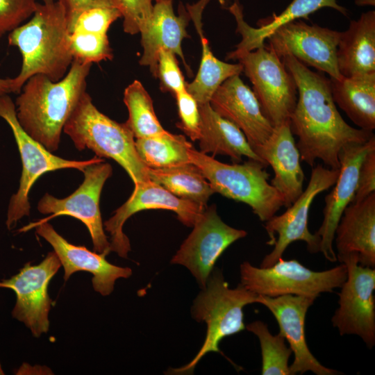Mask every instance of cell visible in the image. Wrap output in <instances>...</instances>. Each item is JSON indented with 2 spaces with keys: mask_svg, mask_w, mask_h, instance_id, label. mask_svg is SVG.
<instances>
[{
  "mask_svg": "<svg viewBox=\"0 0 375 375\" xmlns=\"http://www.w3.org/2000/svg\"><path fill=\"white\" fill-rule=\"evenodd\" d=\"M64 6L69 31L80 12L88 8L106 5H115L112 0H58ZM70 32V31H69Z\"/></svg>",
  "mask_w": 375,
  "mask_h": 375,
  "instance_id": "cell-40",
  "label": "cell"
},
{
  "mask_svg": "<svg viewBox=\"0 0 375 375\" xmlns=\"http://www.w3.org/2000/svg\"><path fill=\"white\" fill-rule=\"evenodd\" d=\"M69 47L74 59L84 62L92 64L113 57L107 34L74 31L69 35Z\"/></svg>",
  "mask_w": 375,
  "mask_h": 375,
  "instance_id": "cell-33",
  "label": "cell"
},
{
  "mask_svg": "<svg viewBox=\"0 0 375 375\" xmlns=\"http://www.w3.org/2000/svg\"><path fill=\"white\" fill-rule=\"evenodd\" d=\"M323 8H331L347 16V10L336 0H292L279 15L259 21L258 28L248 25L244 20L243 8L238 0H233L227 9L237 22V32L242 35L236 49L227 54L226 59L238 60L241 56L264 45L265 39L282 25L300 18L308 19V15Z\"/></svg>",
  "mask_w": 375,
  "mask_h": 375,
  "instance_id": "cell-24",
  "label": "cell"
},
{
  "mask_svg": "<svg viewBox=\"0 0 375 375\" xmlns=\"http://www.w3.org/2000/svg\"><path fill=\"white\" fill-rule=\"evenodd\" d=\"M274 176L271 185L281 194L284 206H290L303 192L305 175L290 119L274 126L269 137L254 149Z\"/></svg>",
  "mask_w": 375,
  "mask_h": 375,
  "instance_id": "cell-22",
  "label": "cell"
},
{
  "mask_svg": "<svg viewBox=\"0 0 375 375\" xmlns=\"http://www.w3.org/2000/svg\"><path fill=\"white\" fill-rule=\"evenodd\" d=\"M40 1H42V3H49L54 1L55 0H40Z\"/></svg>",
  "mask_w": 375,
  "mask_h": 375,
  "instance_id": "cell-43",
  "label": "cell"
},
{
  "mask_svg": "<svg viewBox=\"0 0 375 375\" xmlns=\"http://www.w3.org/2000/svg\"><path fill=\"white\" fill-rule=\"evenodd\" d=\"M137 152L147 167L166 168L189 163L188 149L192 144L182 135L169 132L135 141Z\"/></svg>",
  "mask_w": 375,
  "mask_h": 375,
  "instance_id": "cell-30",
  "label": "cell"
},
{
  "mask_svg": "<svg viewBox=\"0 0 375 375\" xmlns=\"http://www.w3.org/2000/svg\"><path fill=\"white\" fill-rule=\"evenodd\" d=\"M63 131L78 150L89 149L99 158L116 161L128 173L134 185L151 181L149 167L137 152L135 138L130 129L125 123L119 124L101 112L86 91L65 123Z\"/></svg>",
  "mask_w": 375,
  "mask_h": 375,
  "instance_id": "cell-4",
  "label": "cell"
},
{
  "mask_svg": "<svg viewBox=\"0 0 375 375\" xmlns=\"http://www.w3.org/2000/svg\"><path fill=\"white\" fill-rule=\"evenodd\" d=\"M208 1L199 0L194 4H187L186 8L200 35L202 48L197 74L191 83H186V90L194 98L198 105L210 103L219 86L227 78L240 75L243 69L240 62L231 64L217 59L210 50L208 41L203 36L201 23L202 13Z\"/></svg>",
  "mask_w": 375,
  "mask_h": 375,
  "instance_id": "cell-27",
  "label": "cell"
},
{
  "mask_svg": "<svg viewBox=\"0 0 375 375\" xmlns=\"http://www.w3.org/2000/svg\"><path fill=\"white\" fill-rule=\"evenodd\" d=\"M192 227L171 263L188 268L203 289L219 257L247 232L226 224L219 216L215 204L207 206Z\"/></svg>",
  "mask_w": 375,
  "mask_h": 375,
  "instance_id": "cell-12",
  "label": "cell"
},
{
  "mask_svg": "<svg viewBox=\"0 0 375 375\" xmlns=\"http://www.w3.org/2000/svg\"><path fill=\"white\" fill-rule=\"evenodd\" d=\"M374 192H375V147L367 151L362 160L352 202L362 201Z\"/></svg>",
  "mask_w": 375,
  "mask_h": 375,
  "instance_id": "cell-39",
  "label": "cell"
},
{
  "mask_svg": "<svg viewBox=\"0 0 375 375\" xmlns=\"http://www.w3.org/2000/svg\"><path fill=\"white\" fill-rule=\"evenodd\" d=\"M61 265L56 253L51 251L40 264L28 262L17 274L0 281V288L10 289L16 294L12 317L23 322L36 338L49 331L51 300L48 286Z\"/></svg>",
  "mask_w": 375,
  "mask_h": 375,
  "instance_id": "cell-15",
  "label": "cell"
},
{
  "mask_svg": "<svg viewBox=\"0 0 375 375\" xmlns=\"http://www.w3.org/2000/svg\"><path fill=\"white\" fill-rule=\"evenodd\" d=\"M188 157L215 193L248 205L260 221L267 222L284 206L283 197L269 182L267 166L263 163L251 159L242 164L224 163L193 147L188 149Z\"/></svg>",
  "mask_w": 375,
  "mask_h": 375,
  "instance_id": "cell-5",
  "label": "cell"
},
{
  "mask_svg": "<svg viewBox=\"0 0 375 375\" xmlns=\"http://www.w3.org/2000/svg\"><path fill=\"white\" fill-rule=\"evenodd\" d=\"M123 17L125 33H140L149 23L156 2L163 0H112Z\"/></svg>",
  "mask_w": 375,
  "mask_h": 375,
  "instance_id": "cell-35",
  "label": "cell"
},
{
  "mask_svg": "<svg viewBox=\"0 0 375 375\" xmlns=\"http://www.w3.org/2000/svg\"><path fill=\"white\" fill-rule=\"evenodd\" d=\"M178 12V15H175L172 0L156 2L151 17L140 33L143 53L139 63L149 67L155 78H157L158 58L161 49L178 56L182 59L188 72H190L183 56L181 44L184 38H189L186 28L191 17L181 3Z\"/></svg>",
  "mask_w": 375,
  "mask_h": 375,
  "instance_id": "cell-23",
  "label": "cell"
},
{
  "mask_svg": "<svg viewBox=\"0 0 375 375\" xmlns=\"http://www.w3.org/2000/svg\"><path fill=\"white\" fill-rule=\"evenodd\" d=\"M124 102L128 111V119L125 124L135 139L168 133L156 117L149 94L139 81L135 80L126 88Z\"/></svg>",
  "mask_w": 375,
  "mask_h": 375,
  "instance_id": "cell-31",
  "label": "cell"
},
{
  "mask_svg": "<svg viewBox=\"0 0 375 375\" xmlns=\"http://www.w3.org/2000/svg\"><path fill=\"white\" fill-rule=\"evenodd\" d=\"M3 374H4V372H3V369H2L1 365L0 363V375H3Z\"/></svg>",
  "mask_w": 375,
  "mask_h": 375,
  "instance_id": "cell-44",
  "label": "cell"
},
{
  "mask_svg": "<svg viewBox=\"0 0 375 375\" xmlns=\"http://www.w3.org/2000/svg\"><path fill=\"white\" fill-rule=\"evenodd\" d=\"M240 284L257 295L276 297L292 294L317 297L340 288L347 276L344 263L328 270L316 272L297 260L280 258L267 267H257L247 261L240 265Z\"/></svg>",
  "mask_w": 375,
  "mask_h": 375,
  "instance_id": "cell-7",
  "label": "cell"
},
{
  "mask_svg": "<svg viewBox=\"0 0 375 375\" xmlns=\"http://www.w3.org/2000/svg\"><path fill=\"white\" fill-rule=\"evenodd\" d=\"M199 110L201 119L198 140L200 152L205 154L210 153L212 156H226L233 162H241L244 156L265 165L253 150L241 130L216 112L210 103L199 105Z\"/></svg>",
  "mask_w": 375,
  "mask_h": 375,
  "instance_id": "cell-26",
  "label": "cell"
},
{
  "mask_svg": "<svg viewBox=\"0 0 375 375\" xmlns=\"http://www.w3.org/2000/svg\"><path fill=\"white\" fill-rule=\"evenodd\" d=\"M246 328L255 334L260 342L262 355V375H290L288 365L292 351L285 344L284 337L272 335L267 325L262 321H254Z\"/></svg>",
  "mask_w": 375,
  "mask_h": 375,
  "instance_id": "cell-32",
  "label": "cell"
},
{
  "mask_svg": "<svg viewBox=\"0 0 375 375\" xmlns=\"http://www.w3.org/2000/svg\"><path fill=\"white\" fill-rule=\"evenodd\" d=\"M210 105L216 112L241 130L253 151L273 131L274 126L263 114L253 92L239 75L227 78L219 86L210 99Z\"/></svg>",
  "mask_w": 375,
  "mask_h": 375,
  "instance_id": "cell-20",
  "label": "cell"
},
{
  "mask_svg": "<svg viewBox=\"0 0 375 375\" xmlns=\"http://www.w3.org/2000/svg\"><path fill=\"white\" fill-rule=\"evenodd\" d=\"M134 185L128 200L103 223L105 230L110 233L111 251L122 258H126L131 251L129 240L122 228L126 221L135 213L151 209L171 210L182 224L192 227L207 207L179 198L151 181Z\"/></svg>",
  "mask_w": 375,
  "mask_h": 375,
  "instance_id": "cell-16",
  "label": "cell"
},
{
  "mask_svg": "<svg viewBox=\"0 0 375 375\" xmlns=\"http://www.w3.org/2000/svg\"><path fill=\"white\" fill-rule=\"evenodd\" d=\"M340 31L293 21L274 30L265 45L279 58L292 56L306 66L312 67L330 78L340 79L337 64V47Z\"/></svg>",
  "mask_w": 375,
  "mask_h": 375,
  "instance_id": "cell-13",
  "label": "cell"
},
{
  "mask_svg": "<svg viewBox=\"0 0 375 375\" xmlns=\"http://www.w3.org/2000/svg\"><path fill=\"white\" fill-rule=\"evenodd\" d=\"M258 295L239 284L230 288L219 269L210 273L206 287L193 302L192 315L207 325L204 342L195 357L187 365L174 369L176 374H190L200 360L209 352L221 353L219 344L225 337L246 328L243 308L257 303Z\"/></svg>",
  "mask_w": 375,
  "mask_h": 375,
  "instance_id": "cell-6",
  "label": "cell"
},
{
  "mask_svg": "<svg viewBox=\"0 0 375 375\" xmlns=\"http://www.w3.org/2000/svg\"><path fill=\"white\" fill-rule=\"evenodd\" d=\"M344 264L347 276L331 322L340 335H356L372 349L375 344V268L353 260Z\"/></svg>",
  "mask_w": 375,
  "mask_h": 375,
  "instance_id": "cell-14",
  "label": "cell"
},
{
  "mask_svg": "<svg viewBox=\"0 0 375 375\" xmlns=\"http://www.w3.org/2000/svg\"><path fill=\"white\" fill-rule=\"evenodd\" d=\"M238 60L252 83L263 114L273 126L290 119L297 101V88L282 60L265 44Z\"/></svg>",
  "mask_w": 375,
  "mask_h": 375,
  "instance_id": "cell-10",
  "label": "cell"
},
{
  "mask_svg": "<svg viewBox=\"0 0 375 375\" xmlns=\"http://www.w3.org/2000/svg\"><path fill=\"white\" fill-rule=\"evenodd\" d=\"M334 102L358 128H375V73L340 79L330 78Z\"/></svg>",
  "mask_w": 375,
  "mask_h": 375,
  "instance_id": "cell-28",
  "label": "cell"
},
{
  "mask_svg": "<svg viewBox=\"0 0 375 375\" xmlns=\"http://www.w3.org/2000/svg\"><path fill=\"white\" fill-rule=\"evenodd\" d=\"M0 117L12 131L22 162L19 186L10 199L7 213L6 226L11 229L20 219L29 215L28 194L40 176L46 172L66 168L83 172L86 166L103 160L95 156L86 160H69L52 154L22 128L17 119L15 104L8 94L0 97Z\"/></svg>",
  "mask_w": 375,
  "mask_h": 375,
  "instance_id": "cell-8",
  "label": "cell"
},
{
  "mask_svg": "<svg viewBox=\"0 0 375 375\" xmlns=\"http://www.w3.org/2000/svg\"><path fill=\"white\" fill-rule=\"evenodd\" d=\"M38 4L36 0H0V38L30 19Z\"/></svg>",
  "mask_w": 375,
  "mask_h": 375,
  "instance_id": "cell-36",
  "label": "cell"
},
{
  "mask_svg": "<svg viewBox=\"0 0 375 375\" xmlns=\"http://www.w3.org/2000/svg\"><path fill=\"white\" fill-rule=\"evenodd\" d=\"M180 122L176 124L192 141L200 136V114L194 98L185 90L175 94Z\"/></svg>",
  "mask_w": 375,
  "mask_h": 375,
  "instance_id": "cell-38",
  "label": "cell"
},
{
  "mask_svg": "<svg viewBox=\"0 0 375 375\" xmlns=\"http://www.w3.org/2000/svg\"><path fill=\"white\" fill-rule=\"evenodd\" d=\"M92 65L74 59L58 81L35 74L26 81L16 99L20 126L51 152L58 149L63 127L86 91Z\"/></svg>",
  "mask_w": 375,
  "mask_h": 375,
  "instance_id": "cell-2",
  "label": "cell"
},
{
  "mask_svg": "<svg viewBox=\"0 0 375 375\" xmlns=\"http://www.w3.org/2000/svg\"><path fill=\"white\" fill-rule=\"evenodd\" d=\"M12 86V78H0V97L13 93Z\"/></svg>",
  "mask_w": 375,
  "mask_h": 375,
  "instance_id": "cell-41",
  "label": "cell"
},
{
  "mask_svg": "<svg viewBox=\"0 0 375 375\" xmlns=\"http://www.w3.org/2000/svg\"><path fill=\"white\" fill-rule=\"evenodd\" d=\"M374 147V135L365 143L344 147L339 153V175L333 188L325 197L324 218L319 229L314 233L319 242V252L330 262L337 261L333 249L336 227L344 209L353 201L362 160L367 151Z\"/></svg>",
  "mask_w": 375,
  "mask_h": 375,
  "instance_id": "cell-18",
  "label": "cell"
},
{
  "mask_svg": "<svg viewBox=\"0 0 375 375\" xmlns=\"http://www.w3.org/2000/svg\"><path fill=\"white\" fill-rule=\"evenodd\" d=\"M84 180L69 196L57 199L46 193L40 200L38 209L50 216L37 222H48L58 216L67 215L78 219L88 228L94 246V251L107 256L110 244L103 229L99 199L106 180L111 176V165L104 160L86 166L82 172Z\"/></svg>",
  "mask_w": 375,
  "mask_h": 375,
  "instance_id": "cell-11",
  "label": "cell"
},
{
  "mask_svg": "<svg viewBox=\"0 0 375 375\" xmlns=\"http://www.w3.org/2000/svg\"><path fill=\"white\" fill-rule=\"evenodd\" d=\"M336 258L375 267V192L351 202L344 210L335 232Z\"/></svg>",
  "mask_w": 375,
  "mask_h": 375,
  "instance_id": "cell-21",
  "label": "cell"
},
{
  "mask_svg": "<svg viewBox=\"0 0 375 375\" xmlns=\"http://www.w3.org/2000/svg\"><path fill=\"white\" fill-rule=\"evenodd\" d=\"M119 17L122 14L114 5L92 7L78 14L69 31L107 34L110 25Z\"/></svg>",
  "mask_w": 375,
  "mask_h": 375,
  "instance_id": "cell-34",
  "label": "cell"
},
{
  "mask_svg": "<svg viewBox=\"0 0 375 375\" xmlns=\"http://www.w3.org/2000/svg\"><path fill=\"white\" fill-rule=\"evenodd\" d=\"M375 0H356L355 3L358 6H374Z\"/></svg>",
  "mask_w": 375,
  "mask_h": 375,
  "instance_id": "cell-42",
  "label": "cell"
},
{
  "mask_svg": "<svg viewBox=\"0 0 375 375\" xmlns=\"http://www.w3.org/2000/svg\"><path fill=\"white\" fill-rule=\"evenodd\" d=\"M157 77L160 81V89L164 92H170L175 95L186 89V83L176 56L171 51L160 50Z\"/></svg>",
  "mask_w": 375,
  "mask_h": 375,
  "instance_id": "cell-37",
  "label": "cell"
},
{
  "mask_svg": "<svg viewBox=\"0 0 375 375\" xmlns=\"http://www.w3.org/2000/svg\"><path fill=\"white\" fill-rule=\"evenodd\" d=\"M67 13L58 0L38 3L30 19L10 33L8 44L22 57L19 73L12 78L13 93H19L26 81L43 74L53 81L61 80L74 60L69 47Z\"/></svg>",
  "mask_w": 375,
  "mask_h": 375,
  "instance_id": "cell-3",
  "label": "cell"
},
{
  "mask_svg": "<svg viewBox=\"0 0 375 375\" xmlns=\"http://www.w3.org/2000/svg\"><path fill=\"white\" fill-rule=\"evenodd\" d=\"M340 74L353 77L375 73V11L362 12L341 32L336 52Z\"/></svg>",
  "mask_w": 375,
  "mask_h": 375,
  "instance_id": "cell-25",
  "label": "cell"
},
{
  "mask_svg": "<svg viewBox=\"0 0 375 375\" xmlns=\"http://www.w3.org/2000/svg\"><path fill=\"white\" fill-rule=\"evenodd\" d=\"M150 180L174 195L207 206L215 193L199 169L192 162L166 168H149Z\"/></svg>",
  "mask_w": 375,
  "mask_h": 375,
  "instance_id": "cell-29",
  "label": "cell"
},
{
  "mask_svg": "<svg viewBox=\"0 0 375 375\" xmlns=\"http://www.w3.org/2000/svg\"><path fill=\"white\" fill-rule=\"evenodd\" d=\"M297 88V101L290 117V129L298 138L301 160L314 167L320 160L328 168L339 169V153L349 144H363L374 134L351 126L342 117L333 101L330 80L292 56L281 58Z\"/></svg>",
  "mask_w": 375,
  "mask_h": 375,
  "instance_id": "cell-1",
  "label": "cell"
},
{
  "mask_svg": "<svg viewBox=\"0 0 375 375\" xmlns=\"http://www.w3.org/2000/svg\"><path fill=\"white\" fill-rule=\"evenodd\" d=\"M339 169L324 167L319 164L312 167L310 180L301 194L280 215H274L265 222V228L269 236L268 245H274L273 250L262 259L260 267L274 265L293 242L303 241L310 253L319 252V242L308 230L310 208L315 198L333 186Z\"/></svg>",
  "mask_w": 375,
  "mask_h": 375,
  "instance_id": "cell-9",
  "label": "cell"
},
{
  "mask_svg": "<svg viewBox=\"0 0 375 375\" xmlns=\"http://www.w3.org/2000/svg\"><path fill=\"white\" fill-rule=\"evenodd\" d=\"M316 297L282 295L270 297L258 295L257 303L273 314L280 332L290 344L294 360L289 366L290 375L310 371L316 375H335L340 372L322 365L310 351L306 338L305 320L308 308Z\"/></svg>",
  "mask_w": 375,
  "mask_h": 375,
  "instance_id": "cell-17",
  "label": "cell"
},
{
  "mask_svg": "<svg viewBox=\"0 0 375 375\" xmlns=\"http://www.w3.org/2000/svg\"><path fill=\"white\" fill-rule=\"evenodd\" d=\"M32 228H35L36 233L53 247L63 266L65 281L75 272H90L93 275L92 283L94 290L103 296H108L113 291L117 279L128 278L132 274L131 268L110 263L104 254L69 243L48 222H32L19 231L25 232Z\"/></svg>",
  "mask_w": 375,
  "mask_h": 375,
  "instance_id": "cell-19",
  "label": "cell"
}]
</instances>
